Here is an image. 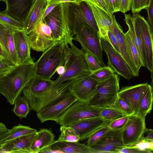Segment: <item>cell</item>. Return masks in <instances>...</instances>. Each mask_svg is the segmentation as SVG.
<instances>
[{"label": "cell", "mask_w": 153, "mask_h": 153, "mask_svg": "<svg viewBox=\"0 0 153 153\" xmlns=\"http://www.w3.org/2000/svg\"><path fill=\"white\" fill-rule=\"evenodd\" d=\"M79 77L74 78L61 84H56L54 82L39 100L35 111L37 113L44 107L53 103L68 91L71 86Z\"/></svg>", "instance_id": "e0dca14e"}, {"label": "cell", "mask_w": 153, "mask_h": 153, "mask_svg": "<svg viewBox=\"0 0 153 153\" xmlns=\"http://www.w3.org/2000/svg\"><path fill=\"white\" fill-rule=\"evenodd\" d=\"M61 134L56 142H77L80 141V138L74 129L70 126H61L60 129Z\"/></svg>", "instance_id": "836d02e7"}, {"label": "cell", "mask_w": 153, "mask_h": 153, "mask_svg": "<svg viewBox=\"0 0 153 153\" xmlns=\"http://www.w3.org/2000/svg\"><path fill=\"white\" fill-rule=\"evenodd\" d=\"M145 138L149 142V149L151 151H153V140H149L146 138Z\"/></svg>", "instance_id": "680465c9"}, {"label": "cell", "mask_w": 153, "mask_h": 153, "mask_svg": "<svg viewBox=\"0 0 153 153\" xmlns=\"http://www.w3.org/2000/svg\"><path fill=\"white\" fill-rule=\"evenodd\" d=\"M112 12L120 11L121 0H106Z\"/></svg>", "instance_id": "7dc6e473"}, {"label": "cell", "mask_w": 153, "mask_h": 153, "mask_svg": "<svg viewBox=\"0 0 153 153\" xmlns=\"http://www.w3.org/2000/svg\"><path fill=\"white\" fill-rule=\"evenodd\" d=\"M65 52V73L59 76L54 83L61 84L70 79L90 74L85 57L84 52L71 42H64Z\"/></svg>", "instance_id": "3957f363"}, {"label": "cell", "mask_w": 153, "mask_h": 153, "mask_svg": "<svg viewBox=\"0 0 153 153\" xmlns=\"http://www.w3.org/2000/svg\"><path fill=\"white\" fill-rule=\"evenodd\" d=\"M116 73L109 66H104L93 71L90 75L93 78L98 81L105 80Z\"/></svg>", "instance_id": "e575fe53"}, {"label": "cell", "mask_w": 153, "mask_h": 153, "mask_svg": "<svg viewBox=\"0 0 153 153\" xmlns=\"http://www.w3.org/2000/svg\"><path fill=\"white\" fill-rule=\"evenodd\" d=\"M126 42L130 57L137 70L142 66H144L138 50L134 43L128 30L125 33Z\"/></svg>", "instance_id": "4dcf8cb0"}, {"label": "cell", "mask_w": 153, "mask_h": 153, "mask_svg": "<svg viewBox=\"0 0 153 153\" xmlns=\"http://www.w3.org/2000/svg\"><path fill=\"white\" fill-rule=\"evenodd\" d=\"M37 130L30 126H24L20 124L15 126L10 129L8 136L0 143L12 140L21 137L35 133Z\"/></svg>", "instance_id": "d6a6232c"}, {"label": "cell", "mask_w": 153, "mask_h": 153, "mask_svg": "<svg viewBox=\"0 0 153 153\" xmlns=\"http://www.w3.org/2000/svg\"><path fill=\"white\" fill-rule=\"evenodd\" d=\"M108 125L102 126L91 134L88 138L87 146L90 148L108 131L110 129Z\"/></svg>", "instance_id": "f35d334b"}, {"label": "cell", "mask_w": 153, "mask_h": 153, "mask_svg": "<svg viewBox=\"0 0 153 153\" xmlns=\"http://www.w3.org/2000/svg\"><path fill=\"white\" fill-rule=\"evenodd\" d=\"M63 4L66 20L73 36L77 34L84 25L99 35V29L92 10L85 1L79 4L65 2Z\"/></svg>", "instance_id": "7a4b0ae2"}, {"label": "cell", "mask_w": 153, "mask_h": 153, "mask_svg": "<svg viewBox=\"0 0 153 153\" xmlns=\"http://www.w3.org/2000/svg\"><path fill=\"white\" fill-rule=\"evenodd\" d=\"M146 135L144 137L146 138L149 140H153V129L146 128L145 132Z\"/></svg>", "instance_id": "9f6ffc18"}, {"label": "cell", "mask_w": 153, "mask_h": 153, "mask_svg": "<svg viewBox=\"0 0 153 153\" xmlns=\"http://www.w3.org/2000/svg\"><path fill=\"white\" fill-rule=\"evenodd\" d=\"M85 1L91 7L99 30V35L108 41V33L113 22L111 15L89 0Z\"/></svg>", "instance_id": "603a6c76"}, {"label": "cell", "mask_w": 153, "mask_h": 153, "mask_svg": "<svg viewBox=\"0 0 153 153\" xmlns=\"http://www.w3.org/2000/svg\"><path fill=\"white\" fill-rule=\"evenodd\" d=\"M153 102L152 92L149 85L140 100L136 114L146 117L152 109Z\"/></svg>", "instance_id": "f546056e"}, {"label": "cell", "mask_w": 153, "mask_h": 153, "mask_svg": "<svg viewBox=\"0 0 153 153\" xmlns=\"http://www.w3.org/2000/svg\"><path fill=\"white\" fill-rule=\"evenodd\" d=\"M78 100V98L69 90L54 103L37 112V116L42 123L52 120L59 123L63 115Z\"/></svg>", "instance_id": "52a82bcc"}, {"label": "cell", "mask_w": 153, "mask_h": 153, "mask_svg": "<svg viewBox=\"0 0 153 153\" xmlns=\"http://www.w3.org/2000/svg\"><path fill=\"white\" fill-rule=\"evenodd\" d=\"M37 135V132L8 141L11 145L10 153H34L31 148Z\"/></svg>", "instance_id": "4316f807"}, {"label": "cell", "mask_w": 153, "mask_h": 153, "mask_svg": "<svg viewBox=\"0 0 153 153\" xmlns=\"http://www.w3.org/2000/svg\"><path fill=\"white\" fill-rule=\"evenodd\" d=\"M119 80V75L115 73L105 80L98 81L96 92L89 102L101 108L111 106L118 96Z\"/></svg>", "instance_id": "5b68a950"}, {"label": "cell", "mask_w": 153, "mask_h": 153, "mask_svg": "<svg viewBox=\"0 0 153 153\" xmlns=\"http://www.w3.org/2000/svg\"><path fill=\"white\" fill-rule=\"evenodd\" d=\"M102 108L93 106L88 101L78 100L63 115L59 124L69 126L83 119L100 117V112Z\"/></svg>", "instance_id": "ba28073f"}, {"label": "cell", "mask_w": 153, "mask_h": 153, "mask_svg": "<svg viewBox=\"0 0 153 153\" xmlns=\"http://www.w3.org/2000/svg\"><path fill=\"white\" fill-rule=\"evenodd\" d=\"M65 46L64 41H57L43 52L36 62L35 75L51 79L57 68L64 65Z\"/></svg>", "instance_id": "277c9868"}, {"label": "cell", "mask_w": 153, "mask_h": 153, "mask_svg": "<svg viewBox=\"0 0 153 153\" xmlns=\"http://www.w3.org/2000/svg\"><path fill=\"white\" fill-rule=\"evenodd\" d=\"M108 41L118 52L120 53L118 42L114 34L109 30L108 33Z\"/></svg>", "instance_id": "f6af8a7d"}, {"label": "cell", "mask_w": 153, "mask_h": 153, "mask_svg": "<svg viewBox=\"0 0 153 153\" xmlns=\"http://www.w3.org/2000/svg\"><path fill=\"white\" fill-rule=\"evenodd\" d=\"M123 129H110L90 148L94 153H116L117 149L126 146L123 139Z\"/></svg>", "instance_id": "5bb4252c"}, {"label": "cell", "mask_w": 153, "mask_h": 153, "mask_svg": "<svg viewBox=\"0 0 153 153\" xmlns=\"http://www.w3.org/2000/svg\"><path fill=\"white\" fill-rule=\"evenodd\" d=\"M10 129L7 128L2 122L0 123V142L2 141L8 135Z\"/></svg>", "instance_id": "f907efd6"}, {"label": "cell", "mask_w": 153, "mask_h": 153, "mask_svg": "<svg viewBox=\"0 0 153 153\" xmlns=\"http://www.w3.org/2000/svg\"><path fill=\"white\" fill-rule=\"evenodd\" d=\"M98 83L90 74L79 78L69 90L79 100L89 101L96 94Z\"/></svg>", "instance_id": "9a60e30c"}, {"label": "cell", "mask_w": 153, "mask_h": 153, "mask_svg": "<svg viewBox=\"0 0 153 153\" xmlns=\"http://www.w3.org/2000/svg\"><path fill=\"white\" fill-rule=\"evenodd\" d=\"M6 0H0L1 1H3L4 2H6Z\"/></svg>", "instance_id": "6125c7cd"}, {"label": "cell", "mask_w": 153, "mask_h": 153, "mask_svg": "<svg viewBox=\"0 0 153 153\" xmlns=\"http://www.w3.org/2000/svg\"><path fill=\"white\" fill-rule=\"evenodd\" d=\"M146 117L137 114L129 116L128 121L122 130V137L125 145L137 144L145 134Z\"/></svg>", "instance_id": "8fae6325"}, {"label": "cell", "mask_w": 153, "mask_h": 153, "mask_svg": "<svg viewBox=\"0 0 153 153\" xmlns=\"http://www.w3.org/2000/svg\"><path fill=\"white\" fill-rule=\"evenodd\" d=\"M145 9L148 14V20L149 23L153 30V0H151L149 5Z\"/></svg>", "instance_id": "c3c4849f"}, {"label": "cell", "mask_w": 153, "mask_h": 153, "mask_svg": "<svg viewBox=\"0 0 153 153\" xmlns=\"http://www.w3.org/2000/svg\"><path fill=\"white\" fill-rule=\"evenodd\" d=\"M14 105L13 111L20 119L26 118L31 110L27 100L21 94L16 98Z\"/></svg>", "instance_id": "1f68e13d"}, {"label": "cell", "mask_w": 153, "mask_h": 153, "mask_svg": "<svg viewBox=\"0 0 153 153\" xmlns=\"http://www.w3.org/2000/svg\"><path fill=\"white\" fill-rule=\"evenodd\" d=\"M110 107L117 109L125 116H129L134 114L128 104L124 100L119 96Z\"/></svg>", "instance_id": "8d00e7d4"}, {"label": "cell", "mask_w": 153, "mask_h": 153, "mask_svg": "<svg viewBox=\"0 0 153 153\" xmlns=\"http://www.w3.org/2000/svg\"><path fill=\"white\" fill-rule=\"evenodd\" d=\"M49 4V5L46 9L42 17V20L48 14H49L53 9L58 4ZM43 21V20H42Z\"/></svg>", "instance_id": "db71d44e"}, {"label": "cell", "mask_w": 153, "mask_h": 153, "mask_svg": "<svg viewBox=\"0 0 153 153\" xmlns=\"http://www.w3.org/2000/svg\"><path fill=\"white\" fill-rule=\"evenodd\" d=\"M43 21L50 27L56 40L69 43L72 42L73 37L66 20L63 3L59 4Z\"/></svg>", "instance_id": "8992f818"}, {"label": "cell", "mask_w": 153, "mask_h": 153, "mask_svg": "<svg viewBox=\"0 0 153 153\" xmlns=\"http://www.w3.org/2000/svg\"><path fill=\"white\" fill-rule=\"evenodd\" d=\"M111 122L100 117H94L80 120L70 126L79 136L80 141L86 139L95 131Z\"/></svg>", "instance_id": "ac0fdd59"}, {"label": "cell", "mask_w": 153, "mask_h": 153, "mask_svg": "<svg viewBox=\"0 0 153 153\" xmlns=\"http://www.w3.org/2000/svg\"><path fill=\"white\" fill-rule=\"evenodd\" d=\"M143 47L146 56L145 67L151 72L153 70V43L152 30L149 23L139 14H136Z\"/></svg>", "instance_id": "2e32d148"}, {"label": "cell", "mask_w": 153, "mask_h": 153, "mask_svg": "<svg viewBox=\"0 0 153 153\" xmlns=\"http://www.w3.org/2000/svg\"><path fill=\"white\" fill-rule=\"evenodd\" d=\"M0 20L8 24L16 29H25L23 22L14 19L4 10L1 11L0 12Z\"/></svg>", "instance_id": "74e56055"}, {"label": "cell", "mask_w": 153, "mask_h": 153, "mask_svg": "<svg viewBox=\"0 0 153 153\" xmlns=\"http://www.w3.org/2000/svg\"><path fill=\"white\" fill-rule=\"evenodd\" d=\"M36 62L33 59L15 65L0 76V93L11 105L22 92L28 82L35 75Z\"/></svg>", "instance_id": "6da1fadb"}, {"label": "cell", "mask_w": 153, "mask_h": 153, "mask_svg": "<svg viewBox=\"0 0 153 153\" xmlns=\"http://www.w3.org/2000/svg\"><path fill=\"white\" fill-rule=\"evenodd\" d=\"M55 136L50 129L41 128L37 132V135L34 141L32 149L34 153H38L42 149L49 146L56 140Z\"/></svg>", "instance_id": "83f0119b"}, {"label": "cell", "mask_w": 153, "mask_h": 153, "mask_svg": "<svg viewBox=\"0 0 153 153\" xmlns=\"http://www.w3.org/2000/svg\"><path fill=\"white\" fill-rule=\"evenodd\" d=\"M0 60H2L12 65H15L8 53L0 47Z\"/></svg>", "instance_id": "681fc988"}, {"label": "cell", "mask_w": 153, "mask_h": 153, "mask_svg": "<svg viewBox=\"0 0 153 153\" xmlns=\"http://www.w3.org/2000/svg\"><path fill=\"white\" fill-rule=\"evenodd\" d=\"M131 0H121L120 11L125 13L131 9Z\"/></svg>", "instance_id": "816d5d0a"}, {"label": "cell", "mask_w": 153, "mask_h": 153, "mask_svg": "<svg viewBox=\"0 0 153 153\" xmlns=\"http://www.w3.org/2000/svg\"><path fill=\"white\" fill-rule=\"evenodd\" d=\"M124 21L128 28V31L131 39L138 50L144 67L146 62V56L143 47L139 30L138 19L136 14L131 16L130 14L124 15Z\"/></svg>", "instance_id": "484cf974"}, {"label": "cell", "mask_w": 153, "mask_h": 153, "mask_svg": "<svg viewBox=\"0 0 153 153\" xmlns=\"http://www.w3.org/2000/svg\"><path fill=\"white\" fill-rule=\"evenodd\" d=\"M15 29H16L0 20V47L8 53L16 65L18 63L14 37Z\"/></svg>", "instance_id": "d6986e66"}, {"label": "cell", "mask_w": 153, "mask_h": 153, "mask_svg": "<svg viewBox=\"0 0 153 153\" xmlns=\"http://www.w3.org/2000/svg\"><path fill=\"white\" fill-rule=\"evenodd\" d=\"M152 39L153 43V30H152Z\"/></svg>", "instance_id": "94428289"}, {"label": "cell", "mask_w": 153, "mask_h": 153, "mask_svg": "<svg viewBox=\"0 0 153 153\" xmlns=\"http://www.w3.org/2000/svg\"><path fill=\"white\" fill-rule=\"evenodd\" d=\"M54 82V80L36 75L28 82L22 93L23 96L28 101L32 110L35 111L39 100Z\"/></svg>", "instance_id": "30bf717a"}, {"label": "cell", "mask_w": 153, "mask_h": 153, "mask_svg": "<svg viewBox=\"0 0 153 153\" xmlns=\"http://www.w3.org/2000/svg\"><path fill=\"white\" fill-rule=\"evenodd\" d=\"M117 153H146L136 146H126L117 149L116 151Z\"/></svg>", "instance_id": "7bdbcfd3"}, {"label": "cell", "mask_w": 153, "mask_h": 153, "mask_svg": "<svg viewBox=\"0 0 153 153\" xmlns=\"http://www.w3.org/2000/svg\"><path fill=\"white\" fill-rule=\"evenodd\" d=\"M14 37L18 64L24 63L32 58L30 56L31 48L28 35L25 29H15Z\"/></svg>", "instance_id": "cb8c5ba5"}, {"label": "cell", "mask_w": 153, "mask_h": 153, "mask_svg": "<svg viewBox=\"0 0 153 153\" xmlns=\"http://www.w3.org/2000/svg\"><path fill=\"white\" fill-rule=\"evenodd\" d=\"M15 65H12L5 61L0 60V76L8 73Z\"/></svg>", "instance_id": "ee69618b"}, {"label": "cell", "mask_w": 153, "mask_h": 153, "mask_svg": "<svg viewBox=\"0 0 153 153\" xmlns=\"http://www.w3.org/2000/svg\"><path fill=\"white\" fill-rule=\"evenodd\" d=\"M100 38L102 49L107 56L109 66L119 75L127 79L131 78L134 76L132 72L121 53L107 40Z\"/></svg>", "instance_id": "4fadbf2b"}, {"label": "cell", "mask_w": 153, "mask_h": 153, "mask_svg": "<svg viewBox=\"0 0 153 153\" xmlns=\"http://www.w3.org/2000/svg\"><path fill=\"white\" fill-rule=\"evenodd\" d=\"M100 116L105 120L111 122L125 115L117 109L110 106L102 108L100 111Z\"/></svg>", "instance_id": "d590c367"}, {"label": "cell", "mask_w": 153, "mask_h": 153, "mask_svg": "<svg viewBox=\"0 0 153 153\" xmlns=\"http://www.w3.org/2000/svg\"><path fill=\"white\" fill-rule=\"evenodd\" d=\"M73 39L79 43L84 52L88 51L92 54L102 67L105 66L102 59L100 38L97 32L84 25Z\"/></svg>", "instance_id": "9c48e42d"}, {"label": "cell", "mask_w": 153, "mask_h": 153, "mask_svg": "<svg viewBox=\"0 0 153 153\" xmlns=\"http://www.w3.org/2000/svg\"><path fill=\"white\" fill-rule=\"evenodd\" d=\"M85 59L89 70L91 72L102 67L96 57L89 52H84Z\"/></svg>", "instance_id": "ab89813d"}, {"label": "cell", "mask_w": 153, "mask_h": 153, "mask_svg": "<svg viewBox=\"0 0 153 153\" xmlns=\"http://www.w3.org/2000/svg\"><path fill=\"white\" fill-rule=\"evenodd\" d=\"M149 85L146 83L123 87L120 90L118 96L128 104L135 114L140 100Z\"/></svg>", "instance_id": "ffe728a7"}, {"label": "cell", "mask_w": 153, "mask_h": 153, "mask_svg": "<svg viewBox=\"0 0 153 153\" xmlns=\"http://www.w3.org/2000/svg\"><path fill=\"white\" fill-rule=\"evenodd\" d=\"M97 6L102 8L107 13L112 15V12L106 0H89Z\"/></svg>", "instance_id": "bcb514c9"}, {"label": "cell", "mask_w": 153, "mask_h": 153, "mask_svg": "<svg viewBox=\"0 0 153 153\" xmlns=\"http://www.w3.org/2000/svg\"><path fill=\"white\" fill-rule=\"evenodd\" d=\"M65 68L64 65L59 66L56 70V72L59 75V76L63 75L65 73Z\"/></svg>", "instance_id": "6f0895ef"}, {"label": "cell", "mask_w": 153, "mask_h": 153, "mask_svg": "<svg viewBox=\"0 0 153 153\" xmlns=\"http://www.w3.org/2000/svg\"><path fill=\"white\" fill-rule=\"evenodd\" d=\"M51 146L62 153H94L93 150L85 144L77 142H56Z\"/></svg>", "instance_id": "f1b7e54d"}, {"label": "cell", "mask_w": 153, "mask_h": 153, "mask_svg": "<svg viewBox=\"0 0 153 153\" xmlns=\"http://www.w3.org/2000/svg\"><path fill=\"white\" fill-rule=\"evenodd\" d=\"M151 77L152 79L150 85L151 88L153 96V70L151 72Z\"/></svg>", "instance_id": "91938a15"}, {"label": "cell", "mask_w": 153, "mask_h": 153, "mask_svg": "<svg viewBox=\"0 0 153 153\" xmlns=\"http://www.w3.org/2000/svg\"><path fill=\"white\" fill-rule=\"evenodd\" d=\"M112 17L113 22L109 30L116 36L118 42L120 53L132 71L134 76H137L139 75V71L133 63L129 54L126 42L125 33H123L121 27L117 22L114 15H112Z\"/></svg>", "instance_id": "7402d4cb"}, {"label": "cell", "mask_w": 153, "mask_h": 153, "mask_svg": "<svg viewBox=\"0 0 153 153\" xmlns=\"http://www.w3.org/2000/svg\"><path fill=\"white\" fill-rule=\"evenodd\" d=\"M48 5L47 0H34L24 22V28L27 34L42 21L43 15Z\"/></svg>", "instance_id": "44dd1931"}, {"label": "cell", "mask_w": 153, "mask_h": 153, "mask_svg": "<svg viewBox=\"0 0 153 153\" xmlns=\"http://www.w3.org/2000/svg\"><path fill=\"white\" fill-rule=\"evenodd\" d=\"M34 0H6L4 11L8 14L24 23Z\"/></svg>", "instance_id": "d4e9b609"}, {"label": "cell", "mask_w": 153, "mask_h": 153, "mask_svg": "<svg viewBox=\"0 0 153 153\" xmlns=\"http://www.w3.org/2000/svg\"><path fill=\"white\" fill-rule=\"evenodd\" d=\"M151 0H131V10L133 14L139 13L149 5Z\"/></svg>", "instance_id": "60d3db41"}, {"label": "cell", "mask_w": 153, "mask_h": 153, "mask_svg": "<svg viewBox=\"0 0 153 153\" xmlns=\"http://www.w3.org/2000/svg\"><path fill=\"white\" fill-rule=\"evenodd\" d=\"M84 0H47L49 4H59L65 2H74L79 4Z\"/></svg>", "instance_id": "f5cc1de1"}, {"label": "cell", "mask_w": 153, "mask_h": 153, "mask_svg": "<svg viewBox=\"0 0 153 153\" xmlns=\"http://www.w3.org/2000/svg\"><path fill=\"white\" fill-rule=\"evenodd\" d=\"M129 116H125L119 117L111 122L108 125L110 129L118 130L123 129L128 120Z\"/></svg>", "instance_id": "b9f144b4"}, {"label": "cell", "mask_w": 153, "mask_h": 153, "mask_svg": "<svg viewBox=\"0 0 153 153\" xmlns=\"http://www.w3.org/2000/svg\"><path fill=\"white\" fill-rule=\"evenodd\" d=\"M31 48L37 52H44L57 41L53 37L50 27L42 21L28 34Z\"/></svg>", "instance_id": "7c38bea8"}, {"label": "cell", "mask_w": 153, "mask_h": 153, "mask_svg": "<svg viewBox=\"0 0 153 153\" xmlns=\"http://www.w3.org/2000/svg\"><path fill=\"white\" fill-rule=\"evenodd\" d=\"M39 153H62L60 151L54 149L51 146L42 149Z\"/></svg>", "instance_id": "11a10c76"}]
</instances>
